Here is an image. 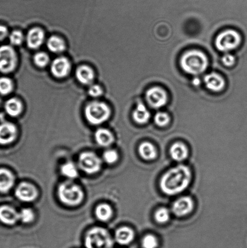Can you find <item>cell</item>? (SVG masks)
Listing matches in <instances>:
<instances>
[{
	"instance_id": "cell-1",
	"label": "cell",
	"mask_w": 247,
	"mask_h": 248,
	"mask_svg": "<svg viewBox=\"0 0 247 248\" xmlns=\"http://www.w3.org/2000/svg\"><path fill=\"white\" fill-rule=\"evenodd\" d=\"M191 179L190 169L185 165H178L169 170L161 177V190L168 195H176L188 188Z\"/></svg>"
},
{
	"instance_id": "cell-2",
	"label": "cell",
	"mask_w": 247,
	"mask_h": 248,
	"mask_svg": "<svg viewBox=\"0 0 247 248\" xmlns=\"http://www.w3.org/2000/svg\"><path fill=\"white\" fill-rule=\"evenodd\" d=\"M180 65L189 74L198 75L205 71L208 66L206 55L198 50H190L182 56Z\"/></svg>"
},
{
	"instance_id": "cell-3",
	"label": "cell",
	"mask_w": 247,
	"mask_h": 248,
	"mask_svg": "<svg viewBox=\"0 0 247 248\" xmlns=\"http://www.w3.org/2000/svg\"><path fill=\"white\" fill-rule=\"evenodd\" d=\"M58 197L61 202L69 206H76L82 202L84 193L76 184L65 182L58 187Z\"/></svg>"
},
{
	"instance_id": "cell-4",
	"label": "cell",
	"mask_w": 247,
	"mask_h": 248,
	"mask_svg": "<svg viewBox=\"0 0 247 248\" xmlns=\"http://www.w3.org/2000/svg\"><path fill=\"white\" fill-rule=\"evenodd\" d=\"M87 121L93 125H99L105 122L110 118L111 110L105 103L93 101L87 104L85 109Z\"/></svg>"
},
{
	"instance_id": "cell-5",
	"label": "cell",
	"mask_w": 247,
	"mask_h": 248,
	"mask_svg": "<svg viewBox=\"0 0 247 248\" xmlns=\"http://www.w3.org/2000/svg\"><path fill=\"white\" fill-rule=\"evenodd\" d=\"M85 245L86 248H111L113 241L107 231L96 227L87 232Z\"/></svg>"
},
{
	"instance_id": "cell-6",
	"label": "cell",
	"mask_w": 247,
	"mask_h": 248,
	"mask_svg": "<svg viewBox=\"0 0 247 248\" xmlns=\"http://www.w3.org/2000/svg\"><path fill=\"white\" fill-rule=\"evenodd\" d=\"M241 41V36L238 31L229 29L217 36L215 45L218 49L221 52H228L238 47Z\"/></svg>"
},
{
	"instance_id": "cell-7",
	"label": "cell",
	"mask_w": 247,
	"mask_h": 248,
	"mask_svg": "<svg viewBox=\"0 0 247 248\" xmlns=\"http://www.w3.org/2000/svg\"><path fill=\"white\" fill-rule=\"evenodd\" d=\"M17 62L16 53L11 46L4 45L0 47V72L9 74L13 72Z\"/></svg>"
},
{
	"instance_id": "cell-8",
	"label": "cell",
	"mask_w": 247,
	"mask_h": 248,
	"mask_svg": "<svg viewBox=\"0 0 247 248\" xmlns=\"http://www.w3.org/2000/svg\"><path fill=\"white\" fill-rule=\"evenodd\" d=\"M79 167L87 174L98 172L101 168V160L96 155L91 152L82 153L79 157Z\"/></svg>"
},
{
	"instance_id": "cell-9",
	"label": "cell",
	"mask_w": 247,
	"mask_h": 248,
	"mask_svg": "<svg viewBox=\"0 0 247 248\" xmlns=\"http://www.w3.org/2000/svg\"><path fill=\"white\" fill-rule=\"evenodd\" d=\"M146 97L147 103L155 108H162L166 105L168 101L166 91L159 87L149 89L146 92Z\"/></svg>"
},
{
	"instance_id": "cell-10",
	"label": "cell",
	"mask_w": 247,
	"mask_h": 248,
	"mask_svg": "<svg viewBox=\"0 0 247 248\" xmlns=\"http://www.w3.org/2000/svg\"><path fill=\"white\" fill-rule=\"evenodd\" d=\"M50 70L53 76L58 78H63L69 74L71 64L67 58H57L52 63Z\"/></svg>"
},
{
	"instance_id": "cell-11",
	"label": "cell",
	"mask_w": 247,
	"mask_h": 248,
	"mask_svg": "<svg viewBox=\"0 0 247 248\" xmlns=\"http://www.w3.org/2000/svg\"><path fill=\"white\" fill-rule=\"evenodd\" d=\"M38 191L32 185L23 182L19 185L15 190L16 198L23 202H32L38 197Z\"/></svg>"
},
{
	"instance_id": "cell-12",
	"label": "cell",
	"mask_w": 247,
	"mask_h": 248,
	"mask_svg": "<svg viewBox=\"0 0 247 248\" xmlns=\"http://www.w3.org/2000/svg\"><path fill=\"white\" fill-rule=\"evenodd\" d=\"M193 202L189 197H182L174 203L172 211L178 217H183L192 212Z\"/></svg>"
},
{
	"instance_id": "cell-13",
	"label": "cell",
	"mask_w": 247,
	"mask_h": 248,
	"mask_svg": "<svg viewBox=\"0 0 247 248\" xmlns=\"http://www.w3.org/2000/svg\"><path fill=\"white\" fill-rule=\"evenodd\" d=\"M17 136V128L13 124H0V144L7 145L14 142Z\"/></svg>"
},
{
	"instance_id": "cell-14",
	"label": "cell",
	"mask_w": 247,
	"mask_h": 248,
	"mask_svg": "<svg viewBox=\"0 0 247 248\" xmlns=\"http://www.w3.org/2000/svg\"><path fill=\"white\" fill-rule=\"evenodd\" d=\"M45 35L42 29L35 28L29 31L27 35V45L31 49H36L43 45Z\"/></svg>"
},
{
	"instance_id": "cell-15",
	"label": "cell",
	"mask_w": 247,
	"mask_h": 248,
	"mask_svg": "<svg viewBox=\"0 0 247 248\" xmlns=\"http://www.w3.org/2000/svg\"><path fill=\"white\" fill-rule=\"evenodd\" d=\"M204 81L207 88L214 92L222 91L226 85L224 79L216 73L207 75L204 77Z\"/></svg>"
},
{
	"instance_id": "cell-16",
	"label": "cell",
	"mask_w": 247,
	"mask_h": 248,
	"mask_svg": "<svg viewBox=\"0 0 247 248\" xmlns=\"http://www.w3.org/2000/svg\"><path fill=\"white\" fill-rule=\"evenodd\" d=\"M19 220V213L11 206L0 207V221L4 224L13 225Z\"/></svg>"
},
{
	"instance_id": "cell-17",
	"label": "cell",
	"mask_w": 247,
	"mask_h": 248,
	"mask_svg": "<svg viewBox=\"0 0 247 248\" xmlns=\"http://www.w3.org/2000/svg\"><path fill=\"white\" fill-rule=\"evenodd\" d=\"M77 80L84 85L90 84L94 79V72L91 67L81 65L77 68L76 72Z\"/></svg>"
},
{
	"instance_id": "cell-18",
	"label": "cell",
	"mask_w": 247,
	"mask_h": 248,
	"mask_svg": "<svg viewBox=\"0 0 247 248\" xmlns=\"http://www.w3.org/2000/svg\"><path fill=\"white\" fill-rule=\"evenodd\" d=\"M14 176L13 174L6 169H0V192L7 193L13 186Z\"/></svg>"
},
{
	"instance_id": "cell-19",
	"label": "cell",
	"mask_w": 247,
	"mask_h": 248,
	"mask_svg": "<svg viewBox=\"0 0 247 248\" xmlns=\"http://www.w3.org/2000/svg\"><path fill=\"white\" fill-rule=\"evenodd\" d=\"M95 139L97 143L101 147H108L114 142L113 134L105 128H99L96 131Z\"/></svg>"
},
{
	"instance_id": "cell-20",
	"label": "cell",
	"mask_w": 247,
	"mask_h": 248,
	"mask_svg": "<svg viewBox=\"0 0 247 248\" xmlns=\"http://www.w3.org/2000/svg\"><path fill=\"white\" fill-rule=\"evenodd\" d=\"M134 233L133 231L128 227L119 228L116 232V242L118 244L126 245L130 244L134 239Z\"/></svg>"
},
{
	"instance_id": "cell-21",
	"label": "cell",
	"mask_w": 247,
	"mask_h": 248,
	"mask_svg": "<svg viewBox=\"0 0 247 248\" xmlns=\"http://www.w3.org/2000/svg\"><path fill=\"white\" fill-rule=\"evenodd\" d=\"M188 153L187 147L181 142L174 143L170 149L171 157L176 161H182L186 159L188 156Z\"/></svg>"
},
{
	"instance_id": "cell-22",
	"label": "cell",
	"mask_w": 247,
	"mask_h": 248,
	"mask_svg": "<svg viewBox=\"0 0 247 248\" xmlns=\"http://www.w3.org/2000/svg\"><path fill=\"white\" fill-rule=\"evenodd\" d=\"M5 110L12 117H16L20 115L23 111V104L17 98H11L6 101L4 106Z\"/></svg>"
},
{
	"instance_id": "cell-23",
	"label": "cell",
	"mask_w": 247,
	"mask_h": 248,
	"mask_svg": "<svg viewBox=\"0 0 247 248\" xmlns=\"http://www.w3.org/2000/svg\"><path fill=\"white\" fill-rule=\"evenodd\" d=\"M133 118L138 124H144L148 122L151 114L144 104H138L136 108L132 114Z\"/></svg>"
},
{
	"instance_id": "cell-24",
	"label": "cell",
	"mask_w": 247,
	"mask_h": 248,
	"mask_svg": "<svg viewBox=\"0 0 247 248\" xmlns=\"http://www.w3.org/2000/svg\"><path fill=\"white\" fill-rule=\"evenodd\" d=\"M139 153L143 159L152 160L157 157V150L151 143L145 142L141 143L139 148Z\"/></svg>"
},
{
	"instance_id": "cell-25",
	"label": "cell",
	"mask_w": 247,
	"mask_h": 248,
	"mask_svg": "<svg viewBox=\"0 0 247 248\" xmlns=\"http://www.w3.org/2000/svg\"><path fill=\"white\" fill-rule=\"evenodd\" d=\"M47 47L51 52L59 53L65 50V44L61 38L57 36H52L48 39Z\"/></svg>"
},
{
	"instance_id": "cell-26",
	"label": "cell",
	"mask_w": 247,
	"mask_h": 248,
	"mask_svg": "<svg viewBox=\"0 0 247 248\" xmlns=\"http://www.w3.org/2000/svg\"><path fill=\"white\" fill-rule=\"evenodd\" d=\"M112 215V209L108 204L102 203L97 206L96 216L99 220L106 222V221L110 219Z\"/></svg>"
},
{
	"instance_id": "cell-27",
	"label": "cell",
	"mask_w": 247,
	"mask_h": 248,
	"mask_svg": "<svg viewBox=\"0 0 247 248\" xmlns=\"http://www.w3.org/2000/svg\"><path fill=\"white\" fill-rule=\"evenodd\" d=\"M60 172L63 176L69 179H74L78 175L77 167L73 163L67 162L62 165L60 168Z\"/></svg>"
},
{
	"instance_id": "cell-28",
	"label": "cell",
	"mask_w": 247,
	"mask_h": 248,
	"mask_svg": "<svg viewBox=\"0 0 247 248\" xmlns=\"http://www.w3.org/2000/svg\"><path fill=\"white\" fill-rule=\"evenodd\" d=\"M14 89V83L12 80L7 77L0 78V94L7 95L11 93Z\"/></svg>"
},
{
	"instance_id": "cell-29",
	"label": "cell",
	"mask_w": 247,
	"mask_h": 248,
	"mask_svg": "<svg viewBox=\"0 0 247 248\" xmlns=\"http://www.w3.org/2000/svg\"><path fill=\"white\" fill-rule=\"evenodd\" d=\"M170 218V213L168 209L161 208L159 209L155 214V218L157 222L163 224L168 222Z\"/></svg>"
},
{
	"instance_id": "cell-30",
	"label": "cell",
	"mask_w": 247,
	"mask_h": 248,
	"mask_svg": "<svg viewBox=\"0 0 247 248\" xmlns=\"http://www.w3.org/2000/svg\"><path fill=\"white\" fill-rule=\"evenodd\" d=\"M35 64L39 67H44L49 62V57L44 52L36 53L33 58Z\"/></svg>"
},
{
	"instance_id": "cell-31",
	"label": "cell",
	"mask_w": 247,
	"mask_h": 248,
	"mask_svg": "<svg viewBox=\"0 0 247 248\" xmlns=\"http://www.w3.org/2000/svg\"><path fill=\"white\" fill-rule=\"evenodd\" d=\"M34 217L35 215L33 211L29 208L23 209L19 213V220L23 223H29L32 222Z\"/></svg>"
},
{
	"instance_id": "cell-32",
	"label": "cell",
	"mask_w": 247,
	"mask_h": 248,
	"mask_svg": "<svg viewBox=\"0 0 247 248\" xmlns=\"http://www.w3.org/2000/svg\"><path fill=\"white\" fill-rule=\"evenodd\" d=\"M9 40L12 45H21L24 40L23 34L19 31H14L10 34Z\"/></svg>"
},
{
	"instance_id": "cell-33",
	"label": "cell",
	"mask_w": 247,
	"mask_h": 248,
	"mask_svg": "<svg viewBox=\"0 0 247 248\" xmlns=\"http://www.w3.org/2000/svg\"><path fill=\"white\" fill-rule=\"evenodd\" d=\"M144 248H156L158 246V240L152 235H147L142 240Z\"/></svg>"
},
{
	"instance_id": "cell-34",
	"label": "cell",
	"mask_w": 247,
	"mask_h": 248,
	"mask_svg": "<svg viewBox=\"0 0 247 248\" xmlns=\"http://www.w3.org/2000/svg\"><path fill=\"white\" fill-rule=\"evenodd\" d=\"M154 119L157 125L160 126H166L170 122V117L164 112L157 113Z\"/></svg>"
},
{
	"instance_id": "cell-35",
	"label": "cell",
	"mask_w": 247,
	"mask_h": 248,
	"mask_svg": "<svg viewBox=\"0 0 247 248\" xmlns=\"http://www.w3.org/2000/svg\"><path fill=\"white\" fill-rule=\"evenodd\" d=\"M118 155L115 150H110L106 151L103 153V158L104 160L109 164H113L117 161Z\"/></svg>"
},
{
	"instance_id": "cell-36",
	"label": "cell",
	"mask_w": 247,
	"mask_h": 248,
	"mask_svg": "<svg viewBox=\"0 0 247 248\" xmlns=\"http://www.w3.org/2000/svg\"><path fill=\"white\" fill-rule=\"evenodd\" d=\"M103 93L102 89L99 85L94 84L89 87L88 90V93L89 95L94 98L99 97L102 95Z\"/></svg>"
},
{
	"instance_id": "cell-37",
	"label": "cell",
	"mask_w": 247,
	"mask_h": 248,
	"mask_svg": "<svg viewBox=\"0 0 247 248\" xmlns=\"http://www.w3.org/2000/svg\"><path fill=\"white\" fill-rule=\"evenodd\" d=\"M222 62L226 66L231 67L235 62V58H234L233 55L230 54V53H227L222 57Z\"/></svg>"
},
{
	"instance_id": "cell-38",
	"label": "cell",
	"mask_w": 247,
	"mask_h": 248,
	"mask_svg": "<svg viewBox=\"0 0 247 248\" xmlns=\"http://www.w3.org/2000/svg\"><path fill=\"white\" fill-rule=\"evenodd\" d=\"M9 35L8 29L6 26L0 25V41H3Z\"/></svg>"
},
{
	"instance_id": "cell-39",
	"label": "cell",
	"mask_w": 247,
	"mask_h": 248,
	"mask_svg": "<svg viewBox=\"0 0 247 248\" xmlns=\"http://www.w3.org/2000/svg\"><path fill=\"white\" fill-rule=\"evenodd\" d=\"M200 83V81L199 79L195 78L194 81H193V84L195 85H199Z\"/></svg>"
}]
</instances>
